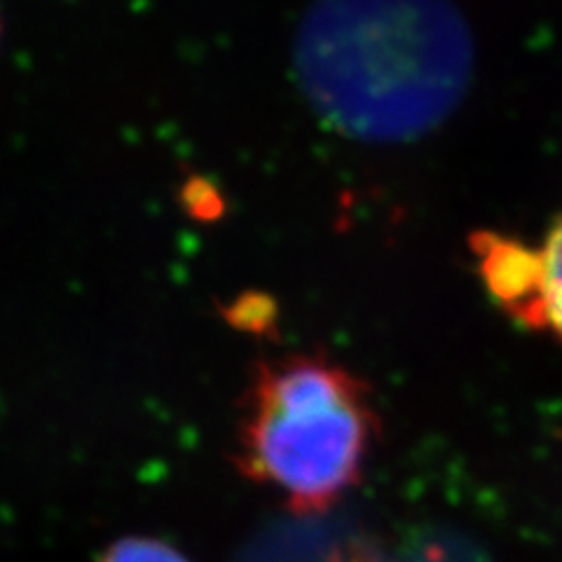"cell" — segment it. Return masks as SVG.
I'll use <instances>...</instances> for the list:
<instances>
[{
  "label": "cell",
  "instance_id": "obj_1",
  "mask_svg": "<svg viewBox=\"0 0 562 562\" xmlns=\"http://www.w3.org/2000/svg\"><path fill=\"white\" fill-rule=\"evenodd\" d=\"M293 64L330 130L363 144H408L467 97L473 38L452 0H314Z\"/></svg>",
  "mask_w": 562,
  "mask_h": 562
},
{
  "label": "cell",
  "instance_id": "obj_2",
  "mask_svg": "<svg viewBox=\"0 0 562 562\" xmlns=\"http://www.w3.org/2000/svg\"><path fill=\"white\" fill-rule=\"evenodd\" d=\"M378 436L371 386L324 355H289L254 368L235 464L293 514L314 516L361 483Z\"/></svg>",
  "mask_w": 562,
  "mask_h": 562
},
{
  "label": "cell",
  "instance_id": "obj_3",
  "mask_svg": "<svg viewBox=\"0 0 562 562\" xmlns=\"http://www.w3.org/2000/svg\"><path fill=\"white\" fill-rule=\"evenodd\" d=\"M469 246L479 260V274L492 301L508 319L530 330H541V249L492 231L471 233Z\"/></svg>",
  "mask_w": 562,
  "mask_h": 562
},
{
  "label": "cell",
  "instance_id": "obj_4",
  "mask_svg": "<svg viewBox=\"0 0 562 562\" xmlns=\"http://www.w3.org/2000/svg\"><path fill=\"white\" fill-rule=\"evenodd\" d=\"M539 249L543 258L541 330H551L562 340V216L553 223Z\"/></svg>",
  "mask_w": 562,
  "mask_h": 562
},
{
  "label": "cell",
  "instance_id": "obj_5",
  "mask_svg": "<svg viewBox=\"0 0 562 562\" xmlns=\"http://www.w3.org/2000/svg\"><path fill=\"white\" fill-rule=\"evenodd\" d=\"M97 562H190L171 543L153 537H125L105 549Z\"/></svg>",
  "mask_w": 562,
  "mask_h": 562
},
{
  "label": "cell",
  "instance_id": "obj_6",
  "mask_svg": "<svg viewBox=\"0 0 562 562\" xmlns=\"http://www.w3.org/2000/svg\"><path fill=\"white\" fill-rule=\"evenodd\" d=\"M347 562H361V560H347Z\"/></svg>",
  "mask_w": 562,
  "mask_h": 562
}]
</instances>
